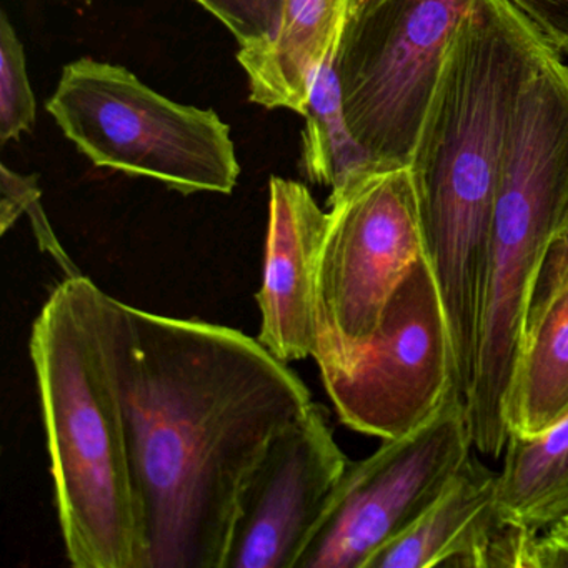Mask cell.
I'll return each mask as SVG.
<instances>
[{
    "mask_svg": "<svg viewBox=\"0 0 568 568\" xmlns=\"http://www.w3.org/2000/svg\"><path fill=\"white\" fill-rule=\"evenodd\" d=\"M36 95L29 82L24 45L8 14H0V144L18 141L36 125Z\"/></svg>",
    "mask_w": 568,
    "mask_h": 568,
    "instance_id": "obj_17",
    "label": "cell"
},
{
    "mask_svg": "<svg viewBox=\"0 0 568 568\" xmlns=\"http://www.w3.org/2000/svg\"><path fill=\"white\" fill-rule=\"evenodd\" d=\"M475 0H352L338 44L345 119L382 168L410 164L448 49Z\"/></svg>",
    "mask_w": 568,
    "mask_h": 568,
    "instance_id": "obj_7",
    "label": "cell"
},
{
    "mask_svg": "<svg viewBox=\"0 0 568 568\" xmlns=\"http://www.w3.org/2000/svg\"><path fill=\"white\" fill-rule=\"evenodd\" d=\"M145 568H224L245 484L311 392L258 338L114 298Z\"/></svg>",
    "mask_w": 568,
    "mask_h": 568,
    "instance_id": "obj_1",
    "label": "cell"
},
{
    "mask_svg": "<svg viewBox=\"0 0 568 568\" xmlns=\"http://www.w3.org/2000/svg\"><path fill=\"white\" fill-rule=\"evenodd\" d=\"M352 0H281L271 32L237 52L251 101L307 114L315 74L341 44Z\"/></svg>",
    "mask_w": 568,
    "mask_h": 568,
    "instance_id": "obj_12",
    "label": "cell"
},
{
    "mask_svg": "<svg viewBox=\"0 0 568 568\" xmlns=\"http://www.w3.org/2000/svg\"><path fill=\"white\" fill-rule=\"evenodd\" d=\"M2 201H0V232L6 234L22 217L26 197L39 187L38 175H21L2 164Z\"/></svg>",
    "mask_w": 568,
    "mask_h": 568,
    "instance_id": "obj_20",
    "label": "cell"
},
{
    "mask_svg": "<svg viewBox=\"0 0 568 568\" xmlns=\"http://www.w3.org/2000/svg\"><path fill=\"white\" fill-rule=\"evenodd\" d=\"M567 415L568 274L525 317L508 385V430L540 434Z\"/></svg>",
    "mask_w": 568,
    "mask_h": 568,
    "instance_id": "obj_14",
    "label": "cell"
},
{
    "mask_svg": "<svg viewBox=\"0 0 568 568\" xmlns=\"http://www.w3.org/2000/svg\"><path fill=\"white\" fill-rule=\"evenodd\" d=\"M537 567H568V518L541 531L538 538Z\"/></svg>",
    "mask_w": 568,
    "mask_h": 568,
    "instance_id": "obj_21",
    "label": "cell"
},
{
    "mask_svg": "<svg viewBox=\"0 0 568 568\" xmlns=\"http://www.w3.org/2000/svg\"><path fill=\"white\" fill-rule=\"evenodd\" d=\"M568 211V65L551 52L521 94L495 194L490 264L468 425L478 452L507 445V394L535 281Z\"/></svg>",
    "mask_w": 568,
    "mask_h": 568,
    "instance_id": "obj_4",
    "label": "cell"
},
{
    "mask_svg": "<svg viewBox=\"0 0 568 568\" xmlns=\"http://www.w3.org/2000/svg\"><path fill=\"white\" fill-rule=\"evenodd\" d=\"M347 465L328 412L312 402L245 484L224 568H295Z\"/></svg>",
    "mask_w": 568,
    "mask_h": 568,
    "instance_id": "obj_10",
    "label": "cell"
},
{
    "mask_svg": "<svg viewBox=\"0 0 568 568\" xmlns=\"http://www.w3.org/2000/svg\"><path fill=\"white\" fill-rule=\"evenodd\" d=\"M497 507L511 524L545 531L568 518V415L540 434L511 432Z\"/></svg>",
    "mask_w": 568,
    "mask_h": 568,
    "instance_id": "obj_15",
    "label": "cell"
},
{
    "mask_svg": "<svg viewBox=\"0 0 568 568\" xmlns=\"http://www.w3.org/2000/svg\"><path fill=\"white\" fill-rule=\"evenodd\" d=\"M328 209L315 272L314 358L322 377L358 361L392 295L425 255L410 165L357 179L328 197Z\"/></svg>",
    "mask_w": 568,
    "mask_h": 568,
    "instance_id": "obj_6",
    "label": "cell"
},
{
    "mask_svg": "<svg viewBox=\"0 0 568 568\" xmlns=\"http://www.w3.org/2000/svg\"><path fill=\"white\" fill-rule=\"evenodd\" d=\"M337 51L325 58L315 74L302 134V172L314 184L331 187V195L371 172L387 169L377 164L348 128L335 68Z\"/></svg>",
    "mask_w": 568,
    "mask_h": 568,
    "instance_id": "obj_16",
    "label": "cell"
},
{
    "mask_svg": "<svg viewBox=\"0 0 568 568\" xmlns=\"http://www.w3.org/2000/svg\"><path fill=\"white\" fill-rule=\"evenodd\" d=\"M554 51L508 0H475L448 49L408 164L464 397L474 382L505 151L521 94Z\"/></svg>",
    "mask_w": 568,
    "mask_h": 568,
    "instance_id": "obj_2",
    "label": "cell"
},
{
    "mask_svg": "<svg viewBox=\"0 0 568 568\" xmlns=\"http://www.w3.org/2000/svg\"><path fill=\"white\" fill-rule=\"evenodd\" d=\"M45 109L98 168L154 179L184 195H227L237 185L241 164L217 112L171 101L122 65L71 62Z\"/></svg>",
    "mask_w": 568,
    "mask_h": 568,
    "instance_id": "obj_5",
    "label": "cell"
},
{
    "mask_svg": "<svg viewBox=\"0 0 568 568\" xmlns=\"http://www.w3.org/2000/svg\"><path fill=\"white\" fill-rule=\"evenodd\" d=\"M327 224L328 212L318 207L307 185L271 178L257 338L285 364L314 358L315 272Z\"/></svg>",
    "mask_w": 568,
    "mask_h": 568,
    "instance_id": "obj_11",
    "label": "cell"
},
{
    "mask_svg": "<svg viewBox=\"0 0 568 568\" xmlns=\"http://www.w3.org/2000/svg\"><path fill=\"white\" fill-rule=\"evenodd\" d=\"M54 501L75 568H145L144 528L115 361L114 297L65 277L32 325Z\"/></svg>",
    "mask_w": 568,
    "mask_h": 568,
    "instance_id": "obj_3",
    "label": "cell"
},
{
    "mask_svg": "<svg viewBox=\"0 0 568 568\" xmlns=\"http://www.w3.org/2000/svg\"><path fill=\"white\" fill-rule=\"evenodd\" d=\"M497 491L498 474L470 454L437 500L365 568L480 567L500 518Z\"/></svg>",
    "mask_w": 568,
    "mask_h": 568,
    "instance_id": "obj_13",
    "label": "cell"
},
{
    "mask_svg": "<svg viewBox=\"0 0 568 568\" xmlns=\"http://www.w3.org/2000/svg\"><path fill=\"white\" fill-rule=\"evenodd\" d=\"M471 448L467 402L454 387L417 430L348 462L295 568H365L437 500Z\"/></svg>",
    "mask_w": 568,
    "mask_h": 568,
    "instance_id": "obj_8",
    "label": "cell"
},
{
    "mask_svg": "<svg viewBox=\"0 0 568 568\" xmlns=\"http://www.w3.org/2000/svg\"><path fill=\"white\" fill-rule=\"evenodd\" d=\"M568 274V211L565 214L564 222L558 227L547 255H545L544 264L538 272L537 281H535L534 292H531L530 308L538 307L545 298L555 291L558 284L564 281ZM527 311V312H528Z\"/></svg>",
    "mask_w": 568,
    "mask_h": 568,
    "instance_id": "obj_19",
    "label": "cell"
},
{
    "mask_svg": "<svg viewBox=\"0 0 568 568\" xmlns=\"http://www.w3.org/2000/svg\"><path fill=\"white\" fill-rule=\"evenodd\" d=\"M558 52H568V0H508Z\"/></svg>",
    "mask_w": 568,
    "mask_h": 568,
    "instance_id": "obj_18",
    "label": "cell"
},
{
    "mask_svg": "<svg viewBox=\"0 0 568 568\" xmlns=\"http://www.w3.org/2000/svg\"><path fill=\"white\" fill-rule=\"evenodd\" d=\"M342 424L390 440L430 420L458 387L444 302L427 258L392 295L377 334L348 371L322 377Z\"/></svg>",
    "mask_w": 568,
    "mask_h": 568,
    "instance_id": "obj_9",
    "label": "cell"
}]
</instances>
